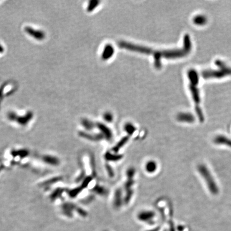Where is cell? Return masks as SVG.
Wrapping results in <instances>:
<instances>
[{
	"label": "cell",
	"mask_w": 231,
	"mask_h": 231,
	"mask_svg": "<svg viewBox=\"0 0 231 231\" xmlns=\"http://www.w3.org/2000/svg\"><path fill=\"white\" fill-rule=\"evenodd\" d=\"M120 47L129 50L139 52L141 53L153 55L155 58V67L160 69L162 67L161 59L162 58L167 59H174L184 57L189 54L191 50V42L188 34H186L184 37V45L182 48L162 51H155L147 47L139 46L128 42H123L120 43Z\"/></svg>",
	"instance_id": "cell-1"
},
{
	"label": "cell",
	"mask_w": 231,
	"mask_h": 231,
	"mask_svg": "<svg viewBox=\"0 0 231 231\" xmlns=\"http://www.w3.org/2000/svg\"><path fill=\"white\" fill-rule=\"evenodd\" d=\"M188 77L190 80L189 89L191 94L194 102L195 103V109L196 115L200 122H203L205 117L202 112V109L200 107L201 98H200V91L198 88V84L199 81V78L198 72L194 69H191L188 71Z\"/></svg>",
	"instance_id": "cell-2"
},
{
	"label": "cell",
	"mask_w": 231,
	"mask_h": 231,
	"mask_svg": "<svg viewBox=\"0 0 231 231\" xmlns=\"http://www.w3.org/2000/svg\"><path fill=\"white\" fill-rule=\"evenodd\" d=\"M218 67L217 70H206L203 71L202 76L205 79L222 78L231 75V67H228L224 62L218 60L215 62Z\"/></svg>",
	"instance_id": "cell-3"
},
{
	"label": "cell",
	"mask_w": 231,
	"mask_h": 231,
	"mask_svg": "<svg viewBox=\"0 0 231 231\" xmlns=\"http://www.w3.org/2000/svg\"><path fill=\"white\" fill-rule=\"evenodd\" d=\"M198 171L202 178L204 179L209 191L213 195H217L219 193V188L210 171L205 165H200L198 167Z\"/></svg>",
	"instance_id": "cell-4"
},
{
	"label": "cell",
	"mask_w": 231,
	"mask_h": 231,
	"mask_svg": "<svg viewBox=\"0 0 231 231\" xmlns=\"http://www.w3.org/2000/svg\"><path fill=\"white\" fill-rule=\"evenodd\" d=\"M155 212L151 210H143L138 213V219L139 220L148 223L149 224H153V219L155 217Z\"/></svg>",
	"instance_id": "cell-5"
},
{
	"label": "cell",
	"mask_w": 231,
	"mask_h": 231,
	"mask_svg": "<svg viewBox=\"0 0 231 231\" xmlns=\"http://www.w3.org/2000/svg\"><path fill=\"white\" fill-rule=\"evenodd\" d=\"M96 126L100 130L101 133L102 134L103 137L106 140L110 141L112 139V133L111 129H109L108 127L101 122H97L96 124Z\"/></svg>",
	"instance_id": "cell-6"
},
{
	"label": "cell",
	"mask_w": 231,
	"mask_h": 231,
	"mask_svg": "<svg viewBox=\"0 0 231 231\" xmlns=\"http://www.w3.org/2000/svg\"><path fill=\"white\" fill-rule=\"evenodd\" d=\"M123 203L124 199L122 198V190L121 188H117L114 193L113 207L116 209H119L122 206Z\"/></svg>",
	"instance_id": "cell-7"
},
{
	"label": "cell",
	"mask_w": 231,
	"mask_h": 231,
	"mask_svg": "<svg viewBox=\"0 0 231 231\" xmlns=\"http://www.w3.org/2000/svg\"><path fill=\"white\" fill-rule=\"evenodd\" d=\"M177 120L182 122L192 123L194 122L195 118L192 114L188 112H181L178 114L177 116Z\"/></svg>",
	"instance_id": "cell-8"
},
{
	"label": "cell",
	"mask_w": 231,
	"mask_h": 231,
	"mask_svg": "<svg viewBox=\"0 0 231 231\" xmlns=\"http://www.w3.org/2000/svg\"><path fill=\"white\" fill-rule=\"evenodd\" d=\"M79 135L81 138L86 139L87 140L93 141H98L100 140H102L104 138L103 136L101 133L91 134L84 132L80 131L79 133Z\"/></svg>",
	"instance_id": "cell-9"
},
{
	"label": "cell",
	"mask_w": 231,
	"mask_h": 231,
	"mask_svg": "<svg viewBox=\"0 0 231 231\" xmlns=\"http://www.w3.org/2000/svg\"><path fill=\"white\" fill-rule=\"evenodd\" d=\"M25 31L26 32L29 36L38 40H43L45 38V34L43 33V32L40 31H37L30 27H26L25 28Z\"/></svg>",
	"instance_id": "cell-10"
},
{
	"label": "cell",
	"mask_w": 231,
	"mask_h": 231,
	"mask_svg": "<svg viewBox=\"0 0 231 231\" xmlns=\"http://www.w3.org/2000/svg\"><path fill=\"white\" fill-rule=\"evenodd\" d=\"M213 142L216 144L225 145L231 148V139L224 136L219 135L215 136Z\"/></svg>",
	"instance_id": "cell-11"
},
{
	"label": "cell",
	"mask_w": 231,
	"mask_h": 231,
	"mask_svg": "<svg viewBox=\"0 0 231 231\" xmlns=\"http://www.w3.org/2000/svg\"><path fill=\"white\" fill-rule=\"evenodd\" d=\"M105 160L108 162H117L123 158V155L118 153H112L107 151L105 153Z\"/></svg>",
	"instance_id": "cell-12"
},
{
	"label": "cell",
	"mask_w": 231,
	"mask_h": 231,
	"mask_svg": "<svg viewBox=\"0 0 231 231\" xmlns=\"http://www.w3.org/2000/svg\"><path fill=\"white\" fill-rule=\"evenodd\" d=\"M129 136H125L120 139V141L116 144L115 146L112 148V150L115 153H118L119 150L124 147V146L126 144L127 142L129 140Z\"/></svg>",
	"instance_id": "cell-13"
},
{
	"label": "cell",
	"mask_w": 231,
	"mask_h": 231,
	"mask_svg": "<svg viewBox=\"0 0 231 231\" xmlns=\"http://www.w3.org/2000/svg\"><path fill=\"white\" fill-rule=\"evenodd\" d=\"M145 169L147 172L153 173L157 169V164L154 160H150L147 162L145 165Z\"/></svg>",
	"instance_id": "cell-14"
},
{
	"label": "cell",
	"mask_w": 231,
	"mask_h": 231,
	"mask_svg": "<svg viewBox=\"0 0 231 231\" xmlns=\"http://www.w3.org/2000/svg\"><path fill=\"white\" fill-rule=\"evenodd\" d=\"M92 191L96 194L101 196L106 195L108 194L107 189L104 187L101 186L99 184H96L95 186L92 189Z\"/></svg>",
	"instance_id": "cell-15"
},
{
	"label": "cell",
	"mask_w": 231,
	"mask_h": 231,
	"mask_svg": "<svg viewBox=\"0 0 231 231\" xmlns=\"http://www.w3.org/2000/svg\"><path fill=\"white\" fill-rule=\"evenodd\" d=\"M81 125L84 129L88 131L93 130L96 126L92 121L88 120L87 119H83L81 120Z\"/></svg>",
	"instance_id": "cell-16"
},
{
	"label": "cell",
	"mask_w": 231,
	"mask_h": 231,
	"mask_svg": "<svg viewBox=\"0 0 231 231\" xmlns=\"http://www.w3.org/2000/svg\"><path fill=\"white\" fill-rule=\"evenodd\" d=\"M124 129L129 136H132L136 131V128L133 124H132L131 122H127L125 125Z\"/></svg>",
	"instance_id": "cell-17"
},
{
	"label": "cell",
	"mask_w": 231,
	"mask_h": 231,
	"mask_svg": "<svg viewBox=\"0 0 231 231\" xmlns=\"http://www.w3.org/2000/svg\"><path fill=\"white\" fill-rule=\"evenodd\" d=\"M193 22L196 25H204L207 23V19L205 16L203 15H198L194 18Z\"/></svg>",
	"instance_id": "cell-18"
},
{
	"label": "cell",
	"mask_w": 231,
	"mask_h": 231,
	"mask_svg": "<svg viewBox=\"0 0 231 231\" xmlns=\"http://www.w3.org/2000/svg\"><path fill=\"white\" fill-rule=\"evenodd\" d=\"M113 53V48L111 46H107L105 48V50L102 53V58L104 60L108 59L112 56Z\"/></svg>",
	"instance_id": "cell-19"
},
{
	"label": "cell",
	"mask_w": 231,
	"mask_h": 231,
	"mask_svg": "<svg viewBox=\"0 0 231 231\" xmlns=\"http://www.w3.org/2000/svg\"><path fill=\"white\" fill-rule=\"evenodd\" d=\"M133 195V191L132 189H129V191H127L126 195L125 196V198H124V203L125 205L129 204Z\"/></svg>",
	"instance_id": "cell-20"
},
{
	"label": "cell",
	"mask_w": 231,
	"mask_h": 231,
	"mask_svg": "<svg viewBox=\"0 0 231 231\" xmlns=\"http://www.w3.org/2000/svg\"><path fill=\"white\" fill-rule=\"evenodd\" d=\"M136 169L133 167H131L127 170L126 176L127 179H133L136 174Z\"/></svg>",
	"instance_id": "cell-21"
},
{
	"label": "cell",
	"mask_w": 231,
	"mask_h": 231,
	"mask_svg": "<svg viewBox=\"0 0 231 231\" xmlns=\"http://www.w3.org/2000/svg\"><path fill=\"white\" fill-rule=\"evenodd\" d=\"M81 187H79L78 188H76L75 189H73V190H71V191H70V195L71 196V198H75L76 196L78 195V194H80V192L82 191L83 190Z\"/></svg>",
	"instance_id": "cell-22"
},
{
	"label": "cell",
	"mask_w": 231,
	"mask_h": 231,
	"mask_svg": "<svg viewBox=\"0 0 231 231\" xmlns=\"http://www.w3.org/2000/svg\"><path fill=\"white\" fill-rule=\"evenodd\" d=\"M92 179H93V178L91 176H87L86 178H84V180H82V184L81 187L83 189L86 188L88 186L89 182H91Z\"/></svg>",
	"instance_id": "cell-23"
},
{
	"label": "cell",
	"mask_w": 231,
	"mask_h": 231,
	"mask_svg": "<svg viewBox=\"0 0 231 231\" xmlns=\"http://www.w3.org/2000/svg\"><path fill=\"white\" fill-rule=\"evenodd\" d=\"M134 184V179H127L124 184V188L126 191H129V189H131L132 187Z\"/></svg>",
	"instance_id": "cell-24"
},
{
	"label": "cell",
	"mask_w": 231,
	"mask_h": 231,
	"mask_svg": "<svg viewBox=\"0 0 231 231\" xmlns=\"http://www.w3.org/2000/svg\"><path fill=\"white\" fill-rule=\"evenodd\" d=\"M105 168L107 170V173L108 174L109 177L110 178H113V177L115 176V173H114V171L112 168L111 167V166L108 164H105Z\"/></svg>",
	"instance_id": "cell-25"
},
{
	"label": "cell",
	"mask_w": 231,
	"mask_h": 231,
	"mask_svg": "<svg viewBox=\"0 0 231 231\" xmlns=\"http://www.w3.org/2000/svg\"><path fill=\"white\" fill-rule=\"evenodd\" d=\"M103 118L107 122H111L113 120V116L110 112H106L103 116Z\"/></svg>",
	"instance_id": "cell-26"
},
{
	"label": "cell",
	"mask_w": 231,
	"mask_h": 231,
	"mask_svg": "<svg viewBox=\"0 0 231 231\" xmlns=\"http://www.w3.org/2000/svg\"><path fill=\"white\" fill-rule=\"evenodd\" d=\"M98 3H99V2L98 1H96L91 2L90 3H89V6L88 7V10L89 11H91L92 10H93L94 8H95L98 5Z\"/></svg>",
	"instance_id": "cell-27"
},
{
	"label": "cell",
	"mask_w": 231,
	"mask_h": 231,
	"mask_svg": "<svg viewBox=\"0 0 231 231\" xmlns=\"http://www.w3.org/2000/svg\"><path fill=\"white\" fill-rule=\"evenodd\" d=\"M77 211H78V213L81 216L85 217L87 215H88V213L86 211H85L84 209L81 208H77Z\"/></svg>",
	"instance_id": "cell-28"
},
{
	"label": "cell",
	"mask_w": 231,
	"mask_h": 231,
	"mask_svg": "<svg viewBox=\"0 0 231 231\" xmlns=\"http://www.w3.org/2000/svg\"><path fill=\"white\" fill-rule=\"evenodd\" d=\"M94 199V196H89L88 198H85V199L82 201V202H84V203H89L90 202H91V201H93Z\"/></svg>",
	"instance_id": "cell-29"
},
{
	"label": "cell",
	"mask_w": 231,
	"mask_h": 231,
	"mask_svg": "<svg viewBox=\"0 0 231 231\" xmlns=\"http://www.w3.org/2000/svg\"><path fill=\"white\" fill-rule=\"evenodd\" d=\"M91 169H92V171H93V174L94 176H95L96 175V170H95V162H94V160L93 158H91Z\"/></svg>",
	"instance_id": "cell-30"
},
{
	"label": "cell",
	"mask_w": 231,
	"mask_h": 231,
	"mask_svg": "<svg viewBox=\"0 0 231 231\" xmlns=\"http://www.w3.org/2000/svg\"><path fill=\"white\" fill-rule=\"evenodd\" d=\"M160 227L158 226L155 228V229H150V230L147 231H160Z\"/></svg>",
	"instance_id": "cell-31"
},
{
	"label": "cell",
	"mask_w": 231,
	"mask_h": 231,
	"mask_svg": "<svg viewBox=\"0 0 231 231\" xmlns=\"http://www.w3.org/2000/svg\"></svg>",
	"instance_id": "cell-32"
}]
</instances>
